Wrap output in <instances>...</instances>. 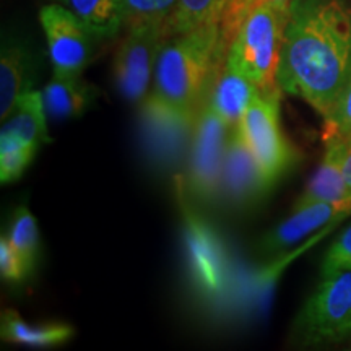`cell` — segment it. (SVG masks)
I'll use <instances>...</instances> for the list:
<instances>
[{
	"mask_svg": "<svg viewBox=\"0 0 351 351\" xmlns=\"http://www.w3.org/2000/svg\"><path fill=\"white\" fill-rule=\"evenodd\" d=\"M350 80V3L346 0H293L280 57V88L326 116Z\"/></svg>",
	"mask_w": 351,
	"mask_h": 351,
	"instance_id": "obj_1",
	"label": "cell"
},
{
	"mask_svg": "<svg viewBox=\"0 0 351 351\" xmlns=\"http://www.w3.org/2000/svg\"><path fill=\"white\" fill-rule=\"evenodd\" d=\"M218 43L219 25L169 36L158 56L152 95L174 111L197 121L215 69L221 64Z\"/></svg>",
	"mask_w": 351,
	"mask_h": 351,
	"instance_id": "obj_2",
	"label": "cell"
},
{
	"mask_svg": "<svg viewBox=\"0 0 351 351\" xmlns=\"http://www.w3.org/2000/svg\"><path fill=\"white\" fill-rule=\"evenodd\" d=\"M288 13L258 7L245 16L226 51V64L261 88L280 93L278 67Z\"/></svg>",
	"mask_w": 351,
	"mask_h": 351,
	"instance_id": "obj_3",
	"label": "cell"
},
{
	"mask_svg": "<svg viewBox=\"0 0 351 351\" xmlns=\"http://www.w3.org/2000/svg\"><path fill=\"white\" fill-rule=\"evenodd\" d=\"M296 340L302 345H327L351 339V270L322 276L295 320Z\"/></svg>",
	"mask_w": 351,
	"mask_h": 351,
	"instance_id": "obj_4",
	"label": "cell"
},
{
	"mask_svg": "<svg viewBox=\"0 0 351 351\" xmlns=\"http://www.w3.org/2000/svg\"><path fill=\"white\" fill-rule=\"evenodd\" d=\"M236 127L274 186L296 165V148L280 125V93H258Z\"/></svg>",
	"mask_w": 351,
	"mask_h": 351,
	"instance_id": "obj_5",
	"label": "cell"
},
{
	"mask_svg": "<svg viewBox=\"0 0 351 351\" xmlns=\"http://www.w3.org/2000/svg\"><path fill=\"white\" fill-rule=\"evenodd\" d=\"M169 38L165 26L140 25L125 29L114 54L112 72L119 93L132 103H142L155 77L163 43Z\"/></svg>",
	"mask_w": 351,
	"mask_h": 351,
	"instance_id": "obj_6",
	"label": "cell"
},
{
	"mask_svg": "<svg viewBox=\"0 0 351 351\" xmlns=\"http://www.w3.org/2000/svg\"><path fill=\"white\" fill-rule=\"evenodd\" d=\"M39 21L46 34L54 75L80 77L93 59L96 34L60 3L44 5Z\"/></svg>",
	"mask_w": 351,
	"mask_h": 351,
	"instance_id": "obj_7",
	"label": "cell"
},
{
	"mask_svg": "<svg viewBox=\"0 0 351 351\" xmlns=\"http://www.w3.org/2000/svg\"><path fill=\"white\" fill-rule=\"evenodd\" d=\"M228 129L231 127L218 117L205 101L194 127V142L189 165V189L199 200L208 202L219 192Z\"/></svg>",
	"mask_w": 351,
	"mask_h": 351,
	"instance_id": "obj_8",
	"label": "cell"
},
{
	"mask_svg": "<svg viewBox=\"0 0 351 351\" xmlns=\"http://www.w3.org/2000/svg\"><path fill=\"white\" fill-rule=\"evenodd\" d=\"M179 200L182 202L191 278L199 291L215 296L225 289L228 282L230 262L226 249L213 228L189 207L182 197Z\"/></svg>",
	"mask_w": 351,
	"mask_h": 351,
	"instance_id": "obj_9",
	"label": "cell"
},
{
	"mask_svg": "<svg viewBox=\"0 0 351 351\" xmlns=\"http://www.w3.org/2000/svg\"><path fill=\"white\" fill-rule=\"evenodd\" d=\"M274 187L238 127H232L228 137L219 192L228 202L239 208L254 207L265 199Z\"/></svg>",
	"mask_w": 351,
	"mask_h": 351,
	"instance_id": "obj_10",
	"label": "cell"
},
{
	"mask_svg": "<svg viewBox=\"0 0 351 351\" xmlns=\"http://www.w3.org/2000/svg\"><path fill=\"white\" fill-rule=\"evenodd\" d=\"M351 215V207L339 204H315L298 212L280 223L261 241V252L265 256L282 254L287 249L298 245L302 239L319 231L320 228L330 225L337 219H343Z\"/></svg>",
	"mask_w": 351,
	"mask_h": 351,
	"instance_id": "obj_11",
	"label": "cell"
},
{
	"mask_svg": "<svg viewBox=\"0 0 351 351\" xmlns=\"http://www.w3.org/2000/svg\"><path fill=\"white\" fill-rule=\"evenodd\" d=\"M345 145L346 142L326 145L322 161L306 184L302 194L296 199L293 212L315 204H339L351 207V192L343 173Z\"/></svg>",
	"mask_w": 351,
	"mask_h": 351,
	"instance_id": "obj_12",
	"label": "cell"
},
{
	"mask_svg": "<svg viewBox=\"0 0 351 351\" xmlns=\"http://www.w3.org/2000/svg\"><path fill=\"white\" fill-rule=\"evenodd\" d=\"M258 93L262 91L256 83L232 70L225 60L215 69L207 91L208 99L205 101L212 111L232 129L239 124L245 109Z\"/></svg>",
	"mask_w": 351,
	"mask_h": 351,
	"instance_id": "obj_13",
	"label": "cell"
},
{
	"mask_svg": "<svg viewBox=\"0 0 351 351\" xmlns=\"http://www.w3.org/2000/svg\"><path fill=\"white\" fill-rule=\"evenodd\" d=\"M142 116L148 135V143H152V150H155L160 158L178 155L184 140L197 122L195 119H191V117L166 106L153 95L143 99Z\"/></svg>",
	"mask_w": 351,
	"mask_h": 351,
	"instance_id": "obj_14",
	"label": "cell"
},
{
	"mask_svg": "<svg viewBox=\"0 0 351 351\" xmlns=\"http://www.w3.org/2000/svg\"><path fill=\"white\" fill-rule=\"evenodd\" d=\"M34 57L21 41H5L0 52V117L5 121L19 98L32 90Z\"/></svg>",
	"mask_w": 351,
	"mask_h": 351,
	"instance_id": "obj_15",
	"label": "cell"
},
{
	"mask_svg": "<svg viewBox=\"0 0 351 351\" xmlns=\"http://www.w3.org/2000/svg\"><path fill=\"white\" fill-rule=\"evenodd\" d=\"M41 93L47 116L64 121L82 116L95 103L98 90L80 77L54 75Z\"/></svg>",
	"mask_w": 351,
	"mask_h": 351,
	"instance_id": "obj_16",
	"label": "cell"
},
{
	"mask_svg": "<svg viewBox=\"0 0 351 351\" xmlns=\"http://www.w3.org/2000/svg\"><path fill=\"white\" fill-rule=\"evenodd\" d=\"M46 114L43 93L28 90L20 96L7 119L2 121V132H7L26 143L39 147L44 142H49Z\"/></svg>",
	"mask_w": 351,
	"mask_h": 351,
	"instance_id": "obj_17",
	"label": "cell"
},
{
	"mask_svg": "<svg viewBox=\"0 0 351 351\" xmlns=\"http://www.w3.org/2000/svg\"><path fill=\"white\" fill-rule=\"evenodd\" d=\"M0 335L3 341L34 348H49L62 345L73 337V327L67 324H41L32 326L20 317L19 313L7 309L0 320Z\"/></svg>",
	"mask_w": 351,
	"mask_h": 351,
	"instance_id": "obj_18",
	"label": "cell"
},
{
	"mask_svg": "<svg viewBox=\"0 0 351 351\" xmlns=\"http://www.w3.org/2000/svg\"><path fill=\"white\" fill-rule=\"evenodd\" d=\"M78 16L98 39H111L124 28L122 0H54Z\"/></svg>",
	"mask_w": 351,
	"mask_h": 351,
	"instance_id": "obj_19",
	"label": "cell"
},
{
	"mask_svg": "<svg viewBox=\"0 0 351 351\" xmlns=\"http://www.w3.org/2000/svg\"><path fill=\"white\" fill-rule=\"evenodd\" d=\"M226 0H179L171 20L169 36L194 32L208 25H219Z\"/></svg>",
	"mask_w": 351,
	"mask_h": 351,
	"instance_id": "obj_20",
	"label": "cell"
},
{
	"mask_svg": "<svg viewBox=\"0 0 351 351\" xmlns=\"http://www.w3.org/2000/svg\"><path fill=\"white\" fill-rule=\"evenodd\" d=\"M291 2L293 0H226L225 10H223L221 20H219V60L221 62L226 60L228 46H230L232 36L238 32L239 25L243 23L249 13L258 7H270L274 10L288 13Z\"/></svg>",
	"mask_w": 351,
	"mask_h": 351,
	"instance_id": "obj_21",
	"label": "cell"
},
{
	"mask_svg": "<svg viewBox=\"0 0 351 351\" xmlns=\"http://www.w3.org/2000/svg\"><path fill=\"white\" fill-rule=\"evenodd\" d=\"M8 241L16 252L23 257L28 269L34 270L39 257V247H41V239H39V230L36 218L26 207H19L13 213L10 228H8Z\"/></svg>",
	"mask_w": 351,
	"mask_h": 351,
	"instance_id": "obj_22",
	"label": "cell"
},
{
	"mask_svg": "<svg viewBox=\"0 0 351 351\" xmlns=\"http://www.w3.org/2000/svg\"><path fill=\"white\" fill-rule=\"evenodd\" d=\"M179 0H122L124 5V28L140 25L165 26L169 34Z\"/></svg>",
	"mask_w": 351,
	"mask_h": 351,
	"instance_id": "obj_23",
	"label": "cell"
},
{
	"mask_svg": "<svg viewBox=\"0 0 351 351\" xmlns=\"http://www.w3.org/2000/svg\"><path fill=\"white\" fill-rule=\"evenodd\" d=\"M39 147L29 145L15 135L0 132V181H16L33 161Z\"/></svg>",
	"mask_w": 351,
	"mask_h": 351,
	"instance_id": "obj_24",
	"label": "cell"
},
{
	"mask_svg": "<svg viewBox=\"0 0 351 351\" xmlns=\"http://www.w3.org/2000/svg\"><path fill=\"white\" fill-rule=\"evenodd\" d=\"M351 138V80L324 116V143L348 142Z\"/></svg>",
	"mask_w": 351,
	"mask_h": 351,
	"instance_id": "obj_25",
	"label": "cell"
},
{
	"mask_svg": "<svg viewBox=\"0 0 351 351\" xmlns=\"http://www.w3.org/2000/svg\"><path fill=\"white\" fill-rule=\"evenodd\" d=\"M32 275L23 257L16 252L7 236L0 238V276L7 283H21Z\"/></svg>",
	"mask_w": 351,
	"mask_h": 351,
	"instance_id": "obj_26",
	"label": "cell"
},
{
	"mask_svg": "<svg viewBox=\"0 0 351 351\" xmlns=\"http://www.w3.org/2000/svg\"><path fill=\"white\" fill-rule=\"evenodd\" d=\"M339 270H351V225L337 236L322 261V276Z\"/></svg>",
	"mask_w": 351,
	"mask_h": 351,
	"instance_id": "obj_27",
	"label": "cell"
},
{
	"mask_svg": "<svg viewBox=\"0 0 351 351\" xmlns=\"http://www.w3.org/2000/svg\"><path fill=\"white\" fill-rule=\"evenodd\" d=\"M343 173L346 184H348V189L351 192V138L345 145V155H343Z\"/></svg>",
	"mask_w": 351,
	"mask_h": 351,
	"instance_id": "obj_28",
	"label": "cell"
}]
</instances>
